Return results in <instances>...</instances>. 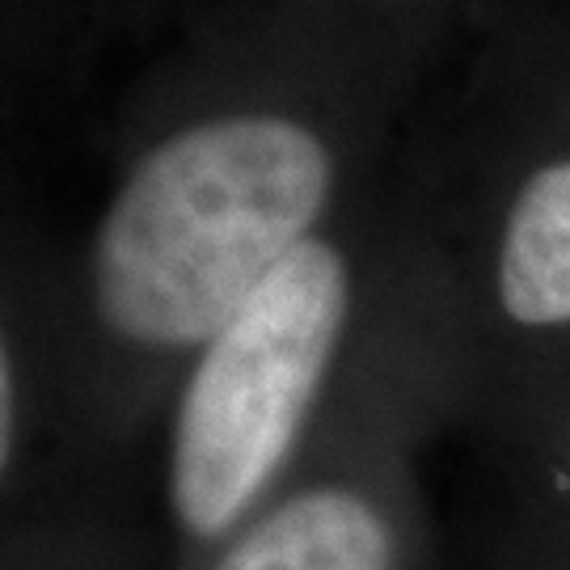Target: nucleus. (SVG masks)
<instances>
[{"instance_id": "obj_1", "label": "nucleus", "mask_w": 570, "mask_h": 570, "mask_svg": "<svg viewBox=\"0 0 570 570\" xmlns=\"http://www.w3.org/2000/svg\"><path fill=\"white\" fill-rule=\"evenodd\" d=\"M456 39L435 21L275 0L207 26L136 98L72 254L18 249L102 465L144 478L183 367L385 183Z\"/></svg>"}, {"instance_id": "obj_2", "label": "nucleus", "mask_w": 570, "mask_h": 570, "mask_svg": "<svg viewBox=\"0 0 570 570\" xmlns=\"http://www.w3.org/2000/svg\"><path fill=\"white\" fill-rule=\"evenodd\" d=\"M469 39L389 165L461 435L570 367V0H515Z\"/></svg>"}, {"instance_id": "obj_3", "label": "nucleus", "mask_w": 570, "mask_h": 570, "mask_svg": "<svg viewBox=\"0 0 570 570\" xmlns=\"http://www.w3.org/2000/svg\"><path fill=\"white\" fill-rule=\"evenodd\" d=\"M406 287L389 174L216 330L144 456L165 570H195L326 435Z\"/></svg>"}, {"instance_id": "obj_4", "label": "nucleus", "mask_w": 570, "mask_h": 570, "mask_svg": "<svg viewBox=\"0 0 570 570\" xmlns=\"http://www.w3.org/2000/svg\"><path fill=\"white\" fill-rule=\"evenodd\" d=\"M456 393L414 287L326 435L195 570H435L423 452Z\"/></svg>"}, {"instance_id": "obj_5", "label": "nucleus", "mask_w": 570, "mask_h": 570, "mask_svg": "<svg viewBox=\"0 0 570 570\" xmlns=\"http://www.w3.org/2000/svg\"><path fill=\"white\" fill-rule=\"evenodd\" d=\"M503 494L570 520V367L465 431Z\"/></svg>"}, {"instance_id": "obj_6", "label": "nucleus", "mask_w": 570, "mask_h": 570, "mask_svg": "<svg viewBox=\"0 0 570 570\" xmlns=\"http://www.w3.org/2000/svg\"><path fill=\"white\" fill-rule=\"evenodd\" d=\"M4 570H165L157 529L136 508L18 524L0 537Z\"/></svg>"}, {"instance_id": "obj_7", "label": "nucleus", "mask_w": 570, "mask_h": 570, "mask_svg": "<svg viewBox=\"0 0 570 570\" xmlns=\"http://www.w3.org/2000/svg\"><path fill=\"white\" fill-rule=\"evenodd\" d=\"M473 570H570V520L494 490L473 537Z\"/></svg>"}, {"instance_id": "obj_8", "label": "nucleus", "mask_w": 570, "mask_h": 570, "mask_svg": "<svg viewBox=\"0 0 570 570\" xmlns=\"http://www.w3.org/2000/svg\"><path fill=\"white\" fill-rule=\"evenodd\" d=\"M326 4H346V9H364V13H393V18H419L449 26L456 35H469L490 18H499L515 0H326Z\"/></svg>"}]
</instances>
